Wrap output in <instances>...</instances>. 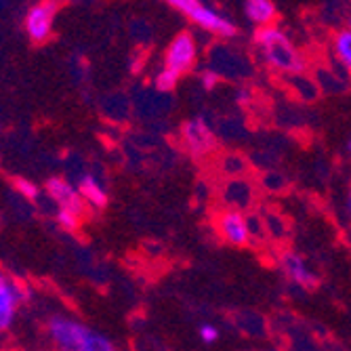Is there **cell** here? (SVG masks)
Returning a JSON list of instances; mask_svg holds the SVG:
<instances>
[{"mask_svg":"<svg viewBox=\"0 0 351 351\" xmlns=\"http://www.w3.org/2000/svg\"><path fill=\"white\" fill-rule=\"evenodd\" d=\"M252 47L263 66L278 76L295 78L303 76L307 70V59L303 51L297 47L289 32H284L278 25L261 27L254 32Z\"/></svg>","mask_w":351,"mask_h":351,"instance_id":"cell-1","label":"cell"},{"mask_svg":"<svg viewBox=\"0 0 351 351\" xmlns=\"http://www.w3.org/2000/svg\"><path fill=\"white\" fill-rule=\"evenodd\" d=\"M25 297L27 291L23 289V284L7 271H0V335L13 328Z\"/></svg>","mask_w":351,"mask_h":351,"instance_id":"cell-8","label":"cell"},{"mask_svg":"<svg viewBox=\"0 0 351 351\" xmlns=\"http://www.w3.org/2000/svg\"><path fill=\"white\" fill-rule=\"evenodd\" d=\"M0 129H3V124H0Z\"/></svg>","mask_w":351,"mask_h":351,"instance_id":"cell-29","label":"cell"},{"mask_svg":"<svg viewBox=\"0 0 351 351\" xmlns=\"http://www.w3.org/2000/svg\"><path fill=\"white\" fill-rule=\"evenodd\" d=\"M198 78H200V86H202L204 90H215V88L221 84V80H223V78H221L215 70H210V68H204V70L200 72Z\"/></svg>","mask_w":351,"mask_h":351,"instance_id":"cell-23","label":"cell"},{"mask_svg":"<svg viewBox=\"0 0 351 351\" xmlns=\"http://www.w3.org/2000/svg\"><path fill=\"white\" fill-rule=\"evenodd\" d=\"M276 267L284 276L286 282L301 291H315L320 286V276L313 271L309 261L303 257L301 252L293 248H280L276 254Z\"/></svg>","mask_w":351,"mask_h":351,"instance_id":"cell-5","label":"cell"},{"mask_svg":"<svg viewBox=\"0 0 351 351\" xmlns=\"http://www.w3.org/2000/svg\"><path fill=\"white\" fill-rule=\"evenodd\" d=\"M80 196L86 204V208L99 213V210H106L108 204H110V194H108V187L99 181L97 175L93 173H84L78 177V183H76Z\"/></svg>","mask_w":351,"mask_h":351,"instance_id":"cell-12","label":"cell"},{"mask_svg":"<svg viewBox=\"0 0 351 351\" xmlns=\"http://www.w3.org/2000/svg\"><path fill=\"white\" fill-rule=\"evenodd\" d=\"M217 198L223 208H236L242 213H250L257 208L259 185L250 177L223 179V183L217 191Z\"/></svg>","mask_w":351,"mask_h":351,"instance_id":"cell-6","label":"cell"},{"mask_svg":"<svg viewBox=\"0 0 351 351\" xmlns=\"http://www.w3.org/2000/svg\"><path fill=\"white\" fill-rule=\"evenodd\" d=\"M347 27L351 29V9H349V15H347Z\"/></svg>","mask_w":351,"mask_h":351,"instance_id":"cell-27","label":"cell"},{"mask_svg":"<svg viewBox=\"0 0 351 351\" xmlns=\"http://www.w3.org/2000/svg\"><path fill=\"white\" fill-rule=\"evenodd\" d=\"M179 145L187 158L202 165L219 156V135L213 122L204 116H191L179 126Z\"/></svg>","mask_w":351,"mask_h":351,"instance_id":"cell-2","label":"cell"},{"mask_svg":"<svg viewBox=\"0 0 351 351\" xmlns=\"http://www.w3.org/2000/svg\"><path fill=\"white\" fill-rule=\"evenodd\" d=\"M45 194L57 206V210H70V213L84 217L86 204L80 196L78 187L66 177H49L45 183Z\"/></svg>","mask_w":351,"mask_h":351,"instance_id":"cell-11","label":"cell"},{"mask_svg":"<svg viewBox=\"0 0 351 351\" xmlns=\"http://www.w3.org/2000/svg\"><path fill=\"white\" fill-rule=\"evenodd\" d=\"M59 11V3L57 0H40V3L32 5L25 13V34L32 43L43 45L53 36V25H55V17Z\"/></svg>","mask_w":351,"mask_h":351,"instance_id":"cell-9","label":"cell"},{"mask_svg":"<svg viewBox=\"0 0 351 351\" xmlns=\"http://www.w3.org/2000/svg\"><path fill=\"white\" fill-rule=\"evenodd\" d=\"M217 169L223 175V179H236V177H248L250 173V165L248 160L238 154V152H226L219 156L217 160Z\"/></svg>","mask_w":351,"mask_h":351,"instance_id":"cell-14","label":"cell"},{"mask_svg":"<svg viewBox=\"0 0 351 351\" xmlns=\"http://www.w3.org/2000/svg\"><path fill=\"white\" fill-rule=\"evenodd\" d=\"M179 80H181V76L177 74V72H173V70H169V68H160L156 72V76H154V88L156 90H160V93H171V90H175L177 88V84H179Z\"/></svg>","mask_w":351,"mask_h":351,"instance_id":"cell-19","label":"cell"},{"mask_svg":"<svg viewBox=\"0 0 351 351\" xmlns=\"http://www.w3.org/2000/svg\"><path fill=\"white\" fill-rule=\"evenodd\" d=\"M330 49L339 66L351 74V29L349 27L335 32V36L330 40Z\"/></svg>","mask_w":351,"mask_h":351,"instance_id":"cell-15","label":"cell"},{"mask_svg":"<svg viewBox=\"0 0 351 351\" xmlns=\"http://www.w3.org/2000/svg\"><path fill=\"white\" fill-rule=\"evenodd\" d=\"M187 19L194 25H198L200 29L208 32V34L221 38V40H230V38H236L240 34L238 25L226 13H221L219 9H215L206 3H200L194 11L187 15Z\"/></svg>","mask_w":351,"mask_h":351,"instance_id":"cell-10","label":"cell"},{"mask_svg":"<svg viewBox=\"0 0 351 351\" xmlns=\"http://www.w3.org/2000/svg\"><path fill=\"white\" fill-rule=\"evenodd\" d=\"M341 210H343V217L347 223H351V177L345 185V191H343V202H341Z\"/></svg>","mask_w":351,"mask_h":351,"instance_id":"cell-25","label":"cell"},{"mask_svg":"<svg viewBox=\"0 0 351 351\" xmlns=\"http://www.w3.org/2000/svg\"><path fill=\"white\" fill-rule=\"evenodd\" d=\"M261 217H263V223H265V232H267V238L274 240V242H282L286 240V236H289V232H286V221L282 215H278L276 210L271 208H263L259 210Z\"/></svg>","mask_w":351,"mask_h":351,"instance_id":"cell-16","label":"cell"},{"mask_svg":"<svg viewBox=\"0 0 351 351\" xmlns=\"http://www.w3.org/2000/svg\"><path fill=\"white\" fill-rule=\"evenodd\" d=\"M242 13L248 23H252L257 29L276 25L278 19V9L274 5V0H244Z\"/></svg>","mask_w":351,"mask_h":351,"instance_id":"cell-13","label":"cell"},{"mask_svg":"<svg viewBox=\"0 0 351 351\" xmlns=\"http://www.w3.org/2000/svg\"><path fill=\"white\" fill-rule=\"evenodd\" d=\"M213 228L221 242L234 248H246L252 246L250 226H248V213L236 210V208H223L219 206L213 213Z\"/></svg>","mask_w":351,"mask_h":351,"instance_id":"cell-4","label":"cell"},{"mask_svg":"<svg viewBox=\"0 0 351 351\" xmlns=\"http://www.w3.org/2000/svg\"><path fill=\"white\" fill-rule=\"evenodd\" d=\"M345 149H347V154L351 156V137L347 139V143H345Z\"/></svg>","mask_w":351,"mask_h":351,"instance_id":"cell-26","label":"cell"},{"mask_svg":"<svg viewBox=\"0 0 351 351\" xmlns=\"http://www.w3.org/2000/svg\"><path fill=\"white\" fill-rule=\"evenodd\" d=\"M198 55H200V49H198L196 36L191 34V32L183 29L169 43L162 66L177 72L179 76H185L198 66Z\"/></svg>","mask_w":351,"mask_h":351,"instance_id":"cell-7","label":"cell"},{"mask_svg":"<svg viewBox=\"0 0 351 351\" xmlns=\"http://www.w3.org/2000/svg\"><path fill=\"white\" fill-rule=\"evenodd\" d=\"M45 328L55 351H78L93 330L78 317L66 313H53Z\"/></svg>","mask_w":351,"mask_h":351,"instance_id":"cell-3","label":"cell"},{"mask_svg":"<svg viewBox=\"0 0 351 351\" xmlns=\"http://www.w3.org/2000/svg\"><path fill=\"white\" fill-rule=\"evenodd\" d=\"M78 351H118V347L110 337H106L97 330H90V335L86 337V341L82 343V347Z\"/></svg>","mask_w":351,"mask_h":351,"instance_id":"cell-18","label":"cell"},{"mask_svg":"<svg viewBox=\"0 0 351 351\" xmlns=\"http://www.w3.org/2000/svg\"><path fill=\"white\" fill-rule=\"evenodd\" d=\"M198 337H200V341H202L204 345H213V343H217V341L221 339V330H219V326L213 324V322H202V324L198 326Z\"/></svg>","mask_w":351,"mask_h":351,"instance_id":"cell-22","label":"cell"},{"mask_svg":"<svg viewBox=\"0 0 351 351\" xmlns=\"http://www.w3.org/2000/svg\"><path fill=\"white\" fill-rule=\"evenodd\" d=\"M257 185H259V189L269 191V194H282V191H284L286 187H289V177H286L282 171L267 169V171L261 173Z\"/></svg>","mask_w":351,"mask_h":351,"instance_id":"cell-17","label":"cell"},{"mask_svg":"<svg viewBox=\"0 0 351 351\" xmlns=\"http://www.w3.org/2000/svg\"><path fill=\"white\" fill-rule=\"evenodd\" d=\"M55 223L63 232L74 234L82 226V217L76 215V213H70V210H55Z\"/></svg>","mask_w":351,"mask_h":351,"instance_id":"cell-21","label":"cell"},{"mask_svg":"<svg viewBox=\"0 0 351 351\" xmlns=\"http://www.w3.org/2000/svg\"><path fill=\"white\" fill-rule=\"evenodd\" d=\"M252 351H267V349H252Z\"/></svg>","mask_w":351,"mask_h":351,"instance_id":"cell-28","label":"cell"},{"mask_svg":"<svg viewBox=\"0 0 351 351\" xmlns=\"http://www.w3.org/2000/svg\"><path fill=\"white\" fill-rule=\"evenodd\" d=\"M11 183H13V189L17 191L21 198H25L29 202H38V198H40V187L36 183H32L29 179H23V177H15Z\"/></svg>","mask_w":351,"mask_h":351,"instance_id":"cell-20","label":"cell"},{"mask_svg":"<svg viewBox=\"0 0 351 351\" xmlns=\"http://www.w3.org/2000/svg\"><path fill=\"white\" fill-rule=\"evenodd\" d=\"M167 3L175 9V11H179L181 15H189L191 11H194L200 3H202V0H167Z\"/></svg>","mask_w":351,"mask_h":351,"instance_id":"cell-24","label":"cell"}]
</instances>
